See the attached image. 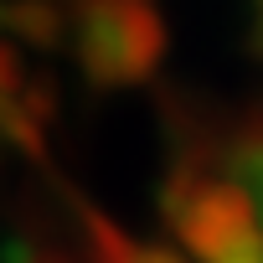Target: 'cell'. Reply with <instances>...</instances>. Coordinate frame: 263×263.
<instances>
[{
    "instance_id": "7a4b0ae2",
    "label": "cell",
    "mask_w": 263,
    "mask_h": 263,
    "mask_svg": "<svg viewBox=\"0 0 263 263\" xmlns=\"http://www.w3.org/2000/svg\"><path fill=\"white\" fill-rule=\"evenodd\" d=\"M165 21L150 0H78V62L93 83L124 88L155 72Z\"/></svg>"
},
{
    "instance_id": "6da1fadb",
    "label": "cell",
    "mask_w": 263,
    "mask_h": 263,
    "mask_svg": "<svg viewBox=\"0 0 263 263\" xmlns=\"http://www.w3.org/2000/svg\"><path fill=\"white\" fill-rule=\"evenodd\" d=\"M165 217L196 263H263V232L253 222V206L222 171L171 176Z\"/></svg>"
}]
</instances>
